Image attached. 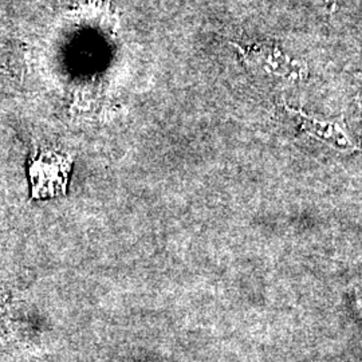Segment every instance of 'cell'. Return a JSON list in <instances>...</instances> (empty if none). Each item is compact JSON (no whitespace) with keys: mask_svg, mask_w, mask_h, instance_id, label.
<instances>
[{"mask_svg":"<svg viewBox=\"0 0 362 362\" xmlns=\"http://www.w3.org/2000/svg\"><path fill=\"white\" fill-rule=\"evenodd\" d=\"M247 65L255 71L272 77L299 78L300 66L291 57L270 45H255L243 52Z\"/></svg>","mask_w":362,"mask_h":362,"instance_id":"cell-2","label":"cell"},{"mask_svg":"<svg viewBox=\"0 0 362 362\" xmlns=\"http://www.w3.org/2000/svg\"><path fill=\"white\" fill-rule=\"evenodd\" d=\"M310 1L322 13H333L338 7V0H310Z\"/></svg>","mask_w":362,"mask_h":362,"instance_id":"cell-3","label":"cell"},{"mask_svg":"<svg viewBox=\"0 0 362 362\" xmlns=\"http://www.w3.org/2000/svg\"><path fill=\"white\" fill-rule=\"evenodd\" d=\"M70 167V158L62 153L46 151L37 155L30 167L35 196L42 197L46 192L55 194L65 189Z\"/></svg>","mask_w":362,"mask_h":362,"instance_id":"cell-1","label":"cell"}]
</instances>
